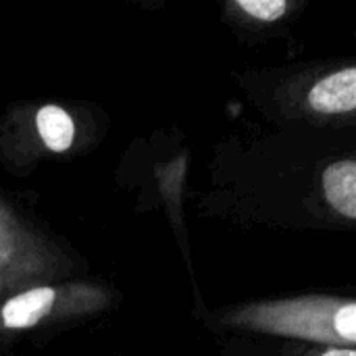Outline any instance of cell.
<instances>
[{"instance_id": "6da1fadb", "label": "cell", "mask_w": 356, "mask_h": 356, "mask_svg": "<svg viewBox=\"0 0 356 356\" xmlns=\"http://www.w3.org/2000/svg\"><path fill=\"white\" fill-rule=\"evenodd\" d=\"M309 102L319 113H353L356 106V69L346 67L315 83Z\"/></svg>"}, {"instance_id": "7a4b0ae2", "label": "cell", "mask_w": 356, "mask_h": 356, "mask_svg": "<svg viewBox=\"0 0 356 356\" xmlns=\"http://www.w3.org/2000/svg\"><path fill=\"white\" fill-rule=\"evenodd\" d=\"M54 302L52 288H33L8 300L2 309V323L8 330H27L40 323Z\"/></svg>"}, {"instance_id": "3957f363", "label": "cell", "mask_w": 356, "mask_h": 356, "mask_svg": "<svg viewBox=\"0 0 356 356\" xmlns=\"http://www.w3.org/2000/svg\"><path fill=\"white\" fill-rule=\"evenodd\" d=\"M323 192L327 202L344 217L356 219V163L340 161L325 169Z\"/></svg>"}, {"instance_id": "277c9868", "label": "cell", "mask_w": 356, "mask_h": 356, "mask_svg": "<svg viewBox=\"0 0 356 356\" xmlns=\"http://www.w3.org/2000/svg\"><path fill=\"white\" fill-rule=\"evenodd\" d=\"M35 125L44 144L54 152H63L73 144L75 125H73V119L60 106L46 104L44 108H40L35 117Z\"/></svg>"}, {"instance_id": "5b68a950", "label": "cell", "mask_w": 356, "mask_h": 356, "mask_svg": "<svg viewBox=\"0 0 356 356\" xmlns=\"http://www.w3.org/2000/svg\"><path fill=\"white\" fill-rule=\"evenodd\" d=\"M238 4L248 15H252L261 21H275L288 8V2H284V0H238Z\"/></svg>"}, {"instance_id": "8992f818", "label": "cell", "mask_w": 356, "mask_h": 356, "mask_svg": "<svg viewBox=\"0 0 356 356\" xmlns=\"http://www.w3.org/2000/svg\"><path fill=\"white\" fill-rule=\"evenodd\" d=\"M334 327L336 332L346 340V342H355L356 340V307L353 302L344 305L336 317H334Z\"/></svg>"}, {"instance_id": "52a82bcc", "label": "cell", "mask_w": 356, "mask_h": 356, "mask_svg": "<svg viewBox=\"0 0 356 356\" xmlns=\"http://www.w3.org/2000/svg\"><path fill=\"white\" fill-rule=\"evenodd\" d=\"M321 356H356L355 350H340V348H332V350H327L325 355Z\"/></svg>"}]
</instances>
